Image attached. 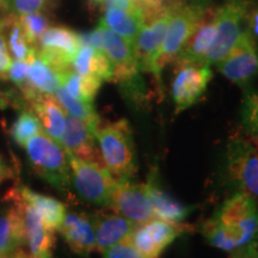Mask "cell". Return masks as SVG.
<instances>
[{
	"label": "cell",
	"mask_w": 258,
	"mask_h": 258,
	"mask_svg": "<svg viewBox=\"0 0 258 258\" xmlns=\"http://www.w3.org/2000/svg\"><path fill=\"white\" fill-rule=\"evenodd\" d=\"M258 232L257 200L234 192L203 224L202 233L212 246L226 252L243 249Z\"/></svg>",
	"instance_id": "cell-1"
},
{
	"label": "cell",
	"mask_w": 258,
	"mask_h": 258,
	"mask_svg": "<svg viewBox=\"0 0 258 258\" xmlns=\"http://www.w3.org/2000/svg\"><path fill=\"white\" fill-rule=\"evenodd\" d=\"M99 153L106 170L116 180L133 179L137 173V154L131 124L127 120L101 121L93 127Z\"/></svg>",
	"instance_id": "cell-2"
},
{
	"label": "cell",
	"mask_w": 258,
	"mask_h": 258,
	"mask_svg": "<svg viewBox=\"0 0 258 258\" xmlns=\"http://www.w3.org/2000/svg\"><path fill=\"white\" fill-rule=\"evenodd\" d=\"M30 167L38 177L60 191H69L72 176L69 156L59 143L41 132L24 145Z\"/></svg>",
	"instance_id": "cell-3"
},
{
	"label": "cell",
	"mask_w": 258,
	"mask_h": 258,
	"mask_svg": "<svg viewBox=\"0 0 258 258\" xmlns=\"http://www.w3.org/2000/svg\"><path fill=\"white\" fill-rule=\"evenodd\" d=\"M224 172L235 192L258 200V147L243 135H233L226 147Z\"/></svg>",
	"instance_id": "cell-4"
},
{
	"label": "cell",
	"mask_w": 258,
	"mask_h": 258,
	"mask_svg": "<svg viewBox=\"0 0 258 258\" xmlns=\"http://www.w3.org/2000/svg\"><path fill=\"white\" fill-rule=\"evenodd\" d=\"M207 10L201 4L176 5L171 16L167 30L158 55L154 61V72L158 82H160L161 71L173 63L202 21Z\"/></svg>",
	"instance_id": "cell-5"
},
{
	"label": "cell",
	"mask_w": 258,
	"mask_h": 258,
	"mask_svg": "<svg viewBox=\"0 0 258 258\" xmlns=\"http://www.w3.org/2000/svg\"><path fill=\"white\" fill-rule=\"evenodd\" d=\"M69 156L72 185L80 199L93 206L109 208L116 180L105 166Z\"/></svg>",
	"instance_id": "cell-6"
},
{
	"label": "cell",
	"mask_w": 258,
	"mask_h": 258,
	"mask_svg": "<svg viewBox=\"0 0 258 258\" xmlns=\"http://www.w3.org/2000/svg\"><path fill=\"white\" fill-rule=\"evenodd\" d=\"M245 12L246 0H228L222 8L217 10V31L203 57V63L209 66L217 64L231 53L243 32L241 22Z\"/></svg>",
	"instance_id": "cell-7"
},
{
	"label": "cell",
	"mask_w": 258,
	"mask_h": 258,
	"mask_svg": "<svg viewBox=\"0 0 258 258\" xmlns=\"http://www.w3.org/2000/svg\"><path fill=\"white\" fill-rule=\"evenodd\" d=\"M191 231L184 222H170L163 219L153 218L134 227L128 241L145 258H160L179 235Z\"/></svg>",
	"instance_id": "cell-8"
},
{
	"label": "cell",
	"mask_w": 258,
	"mask_h": 258,
	"mask_svg": "<svg viewBox=\"0 0 258 258\" xmlns=\"http://www.w3.org/2000/svg\"><path fill=\"white\" fill-rule=\"evenodd\" d=\"M175 67L171 95L176 112L179 114L202 98L213 78V72L211 66L205 63H186Z\"/></svg>",
	"instance_id": "cell-9"
},
{
	"label": "cell",
	"mask_w": 258,
	"mask_h": 258,
	"mask_svg": "<svg viewBox=\"0 0 258 258\" xmlns=\"http://www.w3.org/2000/svg\"><path fill=\"white\" fill-rule=\"evenodd\" d=\"M217 67L226 79L245 90L249 89L250 83L258 76V49L249 30L241 32L233 49Z\"/></svg>",
	"instance_id": "cell-10"
},
{
	"label": "cell",
	"mask_w": 258,
	"mask_h": 258,
	"mask_svg": "<svg viewBox=\"0 0 258 258\" xmlns=\"http://www.w3.org/2000/svg\"><path fill=\"white\" fill-rule=\"evenodd\" d=\"M6 196L16 201L21 209L28 253L31 258H53L56 240L55 231L48 227L35 208L22 198L17 186L10 190Z\"/></svg>",
	"instance_id": "cell-11"
},
{
	"label": "cell",
	"mask_w": 258,
	"mask_h": 258,
	"mask_svg": "<svg viewBox=\"0 0 258 258\" xmlns=\"http://www.w3.org/2000/svg\"><path fill=\"white\" fill-rule=\"evenodd\" d=\"M80 47L79 34L64 27H53L42 35L36 44L38 56L60 74L71 70Z\"/></svg>",
	"instance_id": "cell-12"
},
{
	"label": "cell",
	"mask_w": 258,
	"mask_h": 258,
	"mask_svg": "<svg viewBox=\"0 0 258 258\" xmlns=\"http://www.w3.org/2000/svg\"><path fill=\"white\" fill-rule=\"evenodd\" d=\"M109 209L128 219L135 226L156 218L145 184L133 179L116 182Z\"/></svg>",
	"instance_id": "cell-13"
},
{
	"label": "cell",
	"mask_w": 258,
	"mask_h": 258,
	"mask_svg": "<svg viewBox=\"0 0 258 258\" xmlns=\"http://www.w3.org/2000/svg\"><path fill=\"white\" fill-rule=\"evenodd\" d=\"M101 24V23H99ZM101 51L110 60L112 66V82L118 86L141 77V71L135 57L133 43L110 29L102 25Z\"/></svg>",
	"instance_id": "cell-14"
},
{
	"label": "cell",
	"mask_w": 258,
	"mask_h": 258,
	"mask_svg": "<svg viewBox=\"0 0 258 258\" xmlns=\"http://www.w3.org/2000/svg\"><path fill=\"white\" fill-rule=\"evenodd\" d=\"M176 5H167L150 23L145 24L139 31L133 42V49L137 57L139 69L141 72L153 74L154 61L158 55L164 37H165L167 25L172 16Z\"/></svg>",
	"instance_id": "cell-15"
},
{
	"label": "cell",
	"mask_w": 258,
	"mask_h": 258,
	"mask_svg": "<svg viewBox=\"0 0 258 258\" xmlns=\"http://www.w3.org/2000/svg\"><path fill=\"white\" fill-rule=\"evenodd\" d=\"M96 143L91 125L72 115H67L66 128L60 141L67 154L104 166Z\"/></svg>",
	"instance_id": "cell-16"
},
{
	"label": "cell",
	"mask_w": 258,
	"mask_h": 258,
	"mask_svg": "<svg viewBox=\"0 0 258 258\" xmlns=\"http://www.w3.org/2000/svg\"><path fill=\"white\" fill-rule=\"evenodd\" d=\"M57 231L74 253L86 257L97 251L95 228L85 213H66Z\"/></svg>",
	"instance_id": "cell-17"
},
{
	"label": "cell",
	"mask_w": 258,
	"mask_h": 258,
	"mask_svg": "<svg viewBox=\"0 0 258 258\" xmlns=\"http://www.w3.org/2000/svg\"><path fill=\"white\" fill-rule=\"evenodd\" d=\"M145 189L156 218L170 222H183L191 214L192 207L178 201L164 189L157 169H153L150 172L147 182L145 183Z\"/></svg>",
	"instance_id": "cell-18"
},
{
	"label": "cell",
	"mask_w": 258,
	"mask_h": 258,
	"mask_svg": "<svg viewBox=\"0 0 258 258\" xmlns=\"http://www.w3.org/2000/svg\"><path fill=\"white\" fill-rule=\"evenodd\" d=\"M91 217L96 234L97 251L104 252L106 249L128 240L135 225L128 219L112 211L111 213L99 212Z\"/></svg>",
	"instance_id": "cell-19"
},
{
	"label": "cell",
	"mask_w": 258,
	"mask_h": 258,
	"mask_svg": "<svg viewBox=\"0 0 258 258\" xmlns=\"http://www.w3.org/2000/svg\"><path fill=\"white\" fill-rule=\"evenodd\" d=\"M217 11L212 12L207 10L202 21L196 27L195 31L189 37L188 42L173 62L175 66L186 63H203V57L207 53L213 38H214L215 31H217Z\"/></svg>",
	"instance_id": "cell-20"
},
{
	"label": "cell",
	"mask_w": 258,
	"mask_h": 258,
	"mask_svg": "<svg viewBox=\"0 0 258 258\" xmlns=\"http://www.w3.org/2000/svg\"><path fill=\"white\" fill-rule=\"evenodd\" d=\"M29 105L37 115L44 133L60 144L66 128L67 115L56 97L40 93Z\"/></svg>",
	"instance_id": "cell-21"
},
{
	"label": "cell",
	"mask_w": 258,
	"mask_h": 258,
	"mask_svg": "<svg viewBox=\"0 0 258 258\" xmlns=\"http://www.w3.org/2000/svg\"><path fill=\"white\" fill-rule=\"evenodd\" d=\"M9 208L0 214V254L10 256L25 245L23 218L19 206L6 196Z\"/></svg>",
	"instance_id": "cell-22"
},
{
	"label": "cell",
	"mask_w": 258,
	"mask_h": 258,
	"mask_svg": "<svg viewBox=\"0 0 258 258\" xmlns=\"http://www.w3.org/2000/svg\"><path fill=\"white\" fill-rule=\"evenodd\" d=\"M72 69L78 74L93 77L102 82L112 79L110 60L103 51L86 44H80L78 51L73 57Z\"/></svg>",
	"instance_id": "cell-23"
},
{
	"label": "cell",
	"mask_w": 258,
	"mask_h": 258,
	"mask_svg": "<svg viewBox=\"0 0 258 258\" xmlns=\"http://www.w3.org/2000/svg\"><path fill=\"white\" fill-rule=\"evenodd\" d=\"M0 34L5 38L12 59L28 61L36 54V47L29 42L16 15L6 14L0 17Z\"/></svg>",
	"instance_id": "cell-24"
},
{
	"label": "cell",
	"mask_w": 258,
	"mask_h": 258,
	"mask_svg": "<svg viewBox=\"0 0 258 258\" xmlns=\"http://www.w3.org/2000/svg\"><path fill=\"white\" fill-rule=\"evenodd\" d=\"M99 23L133 43L139 31L145 25V21L138 8L131 10L105 9L104 16Z\"/></svg>",
	"instance_id": "cell-25"
},
{
	"label": "cell",
	"mask_w": 258,
	"mask_h": 258,
	"mask_svg": "<svg viewBox=\"0 0 258 258\" xmlns=\"http://www.w3.org/2000/svg\"><path fill=\"white\" fill-rule=\"evenodd\" d=\"M17 188L22 198L35 208L44 224L51 230H59L66 214V206L59 200L34 191L27 186L17 185Z\"/></svg>",
	"instance_id": "cell-26"
},
{
	"label": "cell",
	"mask_w": 258,
	"mask_h": 258,
	"mask_svg": "<svg viewBox=\"0 0 258 258\" xmlns=\"http://www.w3.org/2000/svg\"><path fill=\"white\" fill-rule=\"evenodd\" d=\"M28 84L31 91L36 95H54L61 88V74L38 56L36 51L29 60Z\"/></svg>",
	"instance_id": "cell-27"
},
{
	"label": "cell",
	"mask_w": 258,
	"mask_h": 258,
	"mask_svg": "<svg viewBox=\"0 0 258 258\" xmlns=\"http://www.w3.org/2000/svg\"><path fill=\"white\" fill-rule=\"evenodd\" d=\"M102 80L78 74L71 69L66 72L61 73V86L66 91L79 101L93 104V99L101 89Z\"/></svg>",
	"instance_id": "cell-28"
},
{
	"label": "cell",
	"mask_w": 258,
	"mask_h": 258,
	"mask_svg": "<svg viewBox=\"0 0 258 258\" xmlns=\"http://www.w3.org/2000/svg\"><path fill=\"white\" fill-rule=\"evenodd\" d=\"M41 132H43V128H42L37 115L31 108L22 109L16 121L12 123L11 129H10V133H11L15 143L22 147H24V145L31 138L40 134Z\"/></svg>",
	"instance_id": "cell-29"
},
{
	"label": "cell",
	"mask_w": 258,
	"mask_h": 258,
	"mask_svg": "<svg viewBox=\"0 0 258 258\" xmlns=\"http://www.w3.org/2000/svg\"><path fill=\"white\" fill-rule=\"evenodd\" d=\"M54 95H55L57 101L60 102V104L62 105L64 111L69 112V115H72L74 117L86 122V123L91 125L92 129L101 121L98 114H97L95 108H93V104H89V103L74 98L73 96H71L66 91L63 86L59 88V90Z\"/></svg>",
	"instance_id": "cell-30"
},
{
	"label": "cell",
	"mask_w": 258,
	"mask_h": 258,
	"mask_svg": "<svg viewBox=\"0 0 258 258\" xmlns=\"http://www.w3.org/2000/svg\"><path fill=\"white\" fill-rule=\"evenodd\" d=\"M241 125L245 135L258 147V92L245 90L241 105Z\"/></svg>",
	"instance_id": "cell-31"
},
{
	"label": "cell",
	"mask_w": 258,
	"mask_h": 258,
	"mask_svg": "<svg viewBox=\"0 0 258 258\" xmlns=\"http://www.w3.org/2000/svg\"><path fill=\"white\" fill-rule=\"evenodd\" d=\"M18 19L21 22V25L23 28L25 35H27L29 42L35 47H36L42 35L50 28L49 19L42 12L19 16Z\"/></svg>",
	"instance_id": "cell-32"
},
{
	"label": "cell",
	"mask_w": 258,
	"mask_h": 258,
	"mask_svg": "<svg viewBox=\"0 0 258 258\" xmlns=\"http://www.w3.org/2000/svg\"><path fill=\"white\" fill-rule=\"evenodd\" d=\"M51 0H4V9L8 14L17 17L23 15L44 11L49 6Z\"/></svg>",
	"instance_id": "cell-33"
},
{
	"label": "cell",
	"mask_w": 258,
	"mask_h": 258,
	"mask_svg": "<svg viewBox=\"0 0 258 258\" xmlns=\"http://www.w3.org/2000/svg\"><path fill=\"white\" fill-rule=\"evenodd\" d=\"M102 253L103 258H145L128 240L121 241Z\"/></svg>",
	"instance_id": "cell-34"
},
{
	"label": "cell",
	"mask_w": 258,
	"mask_h": 258,
	"mask_svg": "<svg viewBox=\"0 0 258 258\" xmlns=\"http://www.w3.org/2000/svg\"><path fill=\"white\" fill-rule=\"evenodd\" d=\"M12 57L10 55L5 38L0 34V79L8 78V72L11 66Z\"/></svg>",
	"instance_id": "cell-35"
},
{
	"label": "cell",
	"mask_w": 258,
	"mask_h": 258,
	"mask_svg": "<svg viewBox=\"0 0 258 258\" xmlns=\"http://www.w3.org/2000/svg\"><path fill=\"white\" fill-rule=\"evenodd\" d=\"M21 105L22 103L18 102L17 97L12 95L11 92H2L0 91V108H4L6 105Z\"/></svg>",
	"instance_id": "cell-36"
},
{
	"label": "cell",
	"mask_w": 258,
	"mask_h": 258,
	"mask_svg": "<svg viewBox=\"0 0 258 258\" xmlns=\"http://www.w3.org/2000/svg\"><path fill=\"white\" fill-rule=\"evenodd\" d=\"M251 32V35L256 38L258 37V10L254 11L252 16H251L250 22H249V29H247Z\"/></svg>",
	"instance_id": "cell-37"
},
{
	"label": "cell",
	"mask_w": 258,
	"mask_h": 258,
	"mask_svg": "<svg viewBox=\"0 0 258 258\" xmlns=\"http://www.w3.org/2000/svg\"><path fill=\"white\" fill-rule=\"evenodd\" d=\"M245 250L249 251V252H252V253H258V232L257 234L254 235V238L252 239V241L249 245H246V246L244 247Z\"/></svg>",
	"instance_id": "cell-38"
},
{
	"label": "cell",
	"mask_w": 258,
	"mask_h": 258,
	"mask_svg": "<svg viewBox=\"0 0 258 258\" xmlns=\"http://www.w3.org/2000/svg\"><path fill=\"white\" fill-rule=\"evenodd\" d=\"M9 258H31V256L27 252V251L23 250V247H19V249L16 250L15 252L10 254Z\"/></svg>",
	"instance_id": "cell-39"
},
{
	"label": "cell",
	"mask_w": 258,
	"mask_h": 258,
	"mask_svg": "<svg viewBox=\"0 0 258 258\" xmlns=\"http://www.w3.org/2000/svg\"><path fill=\"white\" fill-rule=\"evenodd\" d=\"M241 253H243V257L244 258H258V253H252V252H249V251H246L244 249H240Z\"/></svg>",
	"instance_id": "cell-40"
},
{
	"label": "cell",
	"mask_w": 258,
	"mask_h": 258,
	"mask_svg": "<svg viewBox=\"0 0 258 258\" xmlns=\"http://www.w3.org/2000/svg\"><path fill=\"white\" fill-rule=\"evenodd\" d=\"M232 253H233V256H232V258H244L243 257V253H241L240 250L234 251V252H232Z\"/></svg>",
	"instance_id": "cell-41"
},
{
	"label": "cell",
	"mask_w": 258,
	"mask_h": 258,
	"mask_svg": "<svg viewBox=\"0 0 258 258\" xmlns=\"http://www.w3.org/2000/svg\"><path fill=\"white\" fill-rule=\"evenodd\" d=\"M0 11H5V9H4V0H0Z\"/></svg>",
	"instance_id": "cell-42"
},
{
	"label": "cell",
	"mask_w": 258,
	"mask_h": 258,
	"mask_svg": "<svg viewBox=\"0 0 258 258\" xmlns=\"http://www.w3.org/2000/svg\"><path fill=\"white\" fill-rule=\"evenodd\" d=\"M0 258H9V256H5V254H0Z\"/></svg>",
	"instance_id": "cell-43"
},
{
	"label": "cell",
	"mask_w": 258,
	"mask_h": 258,
	"mask_svg": "<svg viewBox=\"0 0 258 258\" xmlns=\"http://www.w3.org/2000/svg\"><path fill=\"white\" fill-rule=\"evenodd\" d=\"M95 2H97V3H101V2H104V0H95Z\"/></svg>",
	"instance_id": "cell-44"
},
{
	"label": "cell",
	"mask_w": 258,
	"mask_h": 258,
	"mask_svg": "<svg viewBox=\"0 0 258 258\" xmlns=\"http://www.w3.org/2000/svg\"><path fill=\"white\" fill-rule=\"evenodd\" d=\"M0 160H3V158H2V156H0Z\"/></svg>",
	"instance_id": "cell-45"
}]
</instances>
